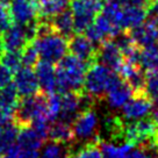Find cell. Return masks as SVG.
Listing matches in <instances>:
<instances>
[{"label": "cell", "instance_id": "cell-28", "mask_svg": "<svg viewBox=\"0 0 158 158\" xmlns=\"http://www.w3.org/2000/svg\"><path fill=\"white\" fill-rule=\"evenodd\" d=\"M0 60L12 72H16L22 66L21 52H18V51H8V50H6V51H4V54L1 55Z\"/></svg>", "mask_w": 158, "mask_h": 158}, {"label": "cell", "instance_id": "cell-34", "mask_svg": "<svg viewBox=\"0 0 158 158\" xmlns=\"http://www.w3.org/2000/svg\"><path fill=\"white\" fill-rule=\"evenodd\" d=\"M20 151H21V148H20V145L18 144V142L14 144V145H12L5 153H2L0 158H18L20 155Z\"/></svg>", "mask_w": 158, "mask_h": 158}, {"label": "cell", "instance_id": "cell-21", "mask_svg": "<svg viewBox=\"0 0 158 158\" xmlns=\"http://www.w3.org/2000/svg\"><path fill=\"white\" fill-rule=\"evenodd\" d=\"M139 68L147 72L158 71V45H149L141 48L139 51Z\"/></svg>", "mask_w": 158, "mask_h": 158}, {"label": "cell", "instance_id": "cell-16", "mask_svg": "<svg viewBox=\"0 0 158 158\" xmlns=\"http://www.w3.org/2000/svg\"><path fill=\"white\" fill-rule=\"evenodd\" d=\"M48 139L50 142L58 144H66L74 139V133L72 123L65 122L63 120H55L50 123Z\"/></svg>", "mask_w": 158, "mask_h": 158}, {"label": "cell", "instance_id": "cell-6", "mask_svg": "<svg viewBox=\"0 0 158 158\" xmlns=\"http://www.w3.org/2000/svg\"><path fill=\"white\" fill-rule=\"evenodd\" d=\"M72 128H73L74 138L77 139L91 141L98 137L97 136L98 116L92 107H86L78 114V116L74 118L72 123Z\"/></svg>", "mask_w": 158, "mask_h": 158}, {"label": "cell", "instance_id": "cell-35", "mask_svg": "<svg viewBox=\"0 0 158 158\" xmlns=\"http://www.w3.org/2000/svg\"><path fill=\"white\" fill-rule=\"evenodd\" d=\"M14 122V114L5 110H0V127Z\"/></svg>", "mask_w": 158, "mask_h": 158}, {"label": "cell", "instance_id": "cell-13", "mask_svg": "<svg viewBox=\"0 0 158 158\" xmlns=\"http://www.w3.org/2000/svg\"><path fill=\"white\" fill-rule=\"evenodd\" d=\"M35 73L43 92L47 94L57 92V72L52 63L41 59L35 66Z\"/></svg>", "mask_w": 158, "mask_h": 158}, {"label": "cell", "instance_id": "cell-7", "mask_svg": "<svg viewBox=\"0 0 158 158\" xmlns=\"http://www.w3.org/2000/svg\"><path fill=\"white\" fill-rule=\"evenodd\" d=\"M68 47L70 52L79 59L87 62L89 64H93L97 62L98 45L94 44L86 35H72L68 39Z\"/></svg>", "mask_w": 158, "mask_h": 158}, {"label": "cell", "instance_id": "cell-27", "mask_svg": "<svg viewBox=\"0 0 158 158\" xmlns=\"http://www.w3.org/2000/svg\"><path fill=\"white\" fill-rule=\"evenodd\" d=\"M10 0H0V33H4L13 25Z\"/></svg>", "mask_w": 158, "mask_h": 158}, {"label": "cell", "instance_id": "cell-17", "mask_svg": "<svg viewBox=\"0 0 158 158\" xmlns=\"http://www.w3.org/2000/svg\"><path fill=\"white\" fill-rule=\"evenodd\" d=\"M147 18H148V8L138 6H122L121 28L122 30H131L135 27L145 22Z\"/></svg>", "mask_w": 158, "mask_h": 158}, {"label": "cell", "instance_id": "cell-10", "mask_svg": "<svg viewBox=\"0 0 158 158\" xmlns=\"http://www.w3.org/2000/svg\"><path fill=\"white\" fill-rule=\"evenodd\" d=\"M10 12L18 25H27L40 18L39 0H10Z\"/></svg>", "mask_w": 158, "mask_h": 158}, {"label": "cell", "instance_id": "cell-30", "mask_svg": "<svg viewBox=\"0 0 158 158\" xmlns=\"http://www.w3.org/2000/svg\"><path fill=\"white\" fill-rule=\"evenodd\" d=\"M62 145L63 144L55 143V142H50L43 150V155L42 158H62Z\"/></svg>", "mask_w": 158, "mask_h": 158}, {"label": "cell", "instance_id": "cell-22", "mask_svg": "<svg viewBox=\"0 0 158 158\" xmlns=\"http://www.w3.org/2000/svg\"><path fill=\"white\" fill-rule=\"evenodd\" d=\"M100 138L95 137L91 141H87L86 143L78 149L77 151H68L70 158H104L101 147H100Z\"/></svg>", "mask_w": 158, "mask_h": 158}, {"label": "cell", "instance_id": "cell-14", "mask_svg": "<svg viewBox=\"0 0 158 158\" xmlns=\"http://www.w3.org/2000/svg\"><path fill=\"white\" fill-rule=\"evenodd\" d=\"M129 31L135 43L139 48H145L149 45L156 44L158 41V26L149 20Z\"/></svg>", "mask_w": 158, "mask_h": 158}, {"label": "cell", "instance_id": "cell-11", "mask_svg": "<svg viewBox=\"0 0 158 158\" xmlns=\"http://www.w3.org/2000/svg\"><path fill=\"white\" fill-rule=\"evenodd\" d=\"M14 85L20 97H29L40 92V83L37 76L31 68L21 66L14 76Z\"/></svg>", "mask_w": 158, "mask_h": 158}, {"label": "cell", "instance_id": "cell-1", "mask_svg": "<svg viewBox=\"0 0 158 158\" xmlns=\"http://www.w3.org/2000/svg\"><path fill=\"white\" fill-rule=\"evenodd\" d=\"M39 51L40 58L49 63H58L69 50L68 39L54 29L51 21L39 19L37 35L33 41Z\"/></svg>", "mask_w": 158, "mask_h": 158}, {"label": "cell", "instance_id": "cell-4", "mask_svg": "<svg viewBox=\"0 0 158 158\" xmlns=\"http://www.w3.org/2000/svg\"><path fill=\"white\" fill-rule=\"evenodd\" d=\"M37 118H49L48 95L45 92H37L29 97H23L14 112V123L19 128L28 127Z\"/></svg>", "mask_w": 158, "mask_h": 158}, {"label": "cell", "instance_id": "cell-31", "mask_svg": "<svg viewBox=\"0 0 158 158\" xmlns=\"http://www.w3.org/2000/svg\"><path fill=\"white\" fill-rule=\"evenodd\" d=\"M12 71L6 65H4L0 62V89L5 87L8 84H10L12 80Z\"/></svg>", "mask_w": 158, "mask_h": 158}, {"label": "cell", "instance_id": "cell-9", "mask_svg": "<svg viewBox=\"0 0 158 158\" xmlns=\"http://www.w3.org/2000/svg\"><path fill=\"white\" fill-rule=\"evenodd\" d=\"M95 63H100L115 72H118L124 63V57L122 51L118 49L113 40H107L98 45Z\"/></svg>", "mask_w": 158, "mask_h": 158}, {"label": "cell", "instance_id": "cell-19", "mask_svg": "<svg viewBox=\"0 0 158 158\" xmlns=\"http://www.w3.org/2000/svg\"><path fill=\"white\" fill-rule=\"evenodd\" d=\"M44 139L35 131L33 127H22L19 130L18 144L22 150H40Z\"/></svg>", "mask_w": 158, "mask_h": 158}, {"label": "cell", "instance_id": "cell-36", "mask_svg": "<svg viewBox=\"0 0 158 158\" xmlns=\"http://www.w3.org/2000/svg\"><path fill=\"white\" fill-rule=\"evenodd\" d=\"M18 158H39V150H22Z\"/></svg>", "mask_w": 158, "mask_h": 158}, {"label": "cell", "instance_id": "cell-32", "mask_svg": "<svg viewBox=\"0 0 158 158\" xmlns=\"http://www.w3.org/2000/svg\"><path fill=\"white\" fill-rule=\"evenodd\" d=\"M126 158H152L148 152V149L139 147L136 150H130V152L127 155Z\"/></svg>", "mask_w": 158, "mask_h": 158}, {"label": "cell", "instance_id": "cell-23", "mask_svg": "<svg viewBox=\"0 0 158 158\" xmlns=\"http://www.w3.org/2000/svg\"><path fill=\"white\" fill-rule=\"evenodd\" d=\"M70 0H39L40 19L50 20L66 10Z\"/></svg>", "mask_w": 158, "mask_h": 158}, {"label": "cell", "instance_id": "cell-15", "mask_svg": "<svg viewBox=\"0 0 158 158\" xmlns=\"http://www.w3.org/2000/svg\"><path fill=\"white\" fill-rule=\"evenodd\" d=\"M4 45L8 51L21 52L26 45L28 44V40L26 36L25 29L21 25H12L8 29L4 31Z\"/></svg>", "mask_w": 158, "mask_h": 158}, {"label": "cell", "instance_id": "cell-20", "mask_svg": "<svg viewBox=\"0 0 158 158\" xmlns=\"http://www.w3.org/2000/svg\"><path fill=\"white\" fill-rule=\"evenodd\" d=\"M19 92L14 84H8L0 89V110H5L14 114L19 105Z\"/></svg>", "mask_w": 158, "mask_h": 158}, {"label": "cell", "instance_id": "cell-3", "mask_svg": "<svg viewBox=\"0 0 158 158\" xmlns=\"http://www.w3.org/2000/svg\"><path fill=\"white\" fill-rule=\"evenodd\" d=\"M118 76V72L107 66L100 63H93L89 65L86 72L83 91L94 101L102 100L106 98V94Z\"/></svg>", "mask_w": 158, "mask_h": 158}, {"label": "cell", "instance_id": "cell-5", "mask_svg": "<svg viewBox=\"0 0 158 158\" xmlns=\"http://www.w3.org/2000/svg\"><path fill=\"white\" fill-rule=\"evenodd\" d=\"M70 7L74 19V30L77 34H83L101 12L102 2L100 0H71Z\"/></svg>", "mask_w": 158, "mask_h": 158}, {"label": "cell", "instance_id": "cell-39", "mask_svg": "<svg viewBox=\"0 0 158 158\" xmlns=\"http://www.w3.org/2000/svg\"><path fill=\"white\" fill-rule=\"evenodd\" d=\"M152 1H158V0H152Z\"/></svg>", "mask_w": 158, "mask_h": 158}, {"label": "cell", "instance_id": "cell-29", "mask_svg": "<svg viewBox=\"0 0 158 158\" xmlns=\"http://www.w3.org/2000/svg\"><path fill=\"white\" fill-rule=\"evenodd\" d=\"M145 94L152 99L158 100V71L147 72L145 74Z\"/></svg>", "mask_w": 158, "mask_h": 158}, {"label": "cell", "instance_id": "cell-2", "mask_svg": "<svg viewBox=\"0 0 158 158\" xmlns=\"http://www.w3.org/2000/svg\"><path fill=\"white\" fill-rule=\"evenodd\" d=\"M57 65V93L83 91L85 76L91 64L70 54L65 55Z\"/></svg>", "mask_w": 158, "mask_h": 158}, {"label": "cell", "instance_id": "cell-18", "mask_svg": "<svg viewBox=\"0 0 158 158\" xmlns=\"http://www.w3.org/2000/svg\"><path fill=\"white\" fill-rule=\"evenodd\" d=\"M50 21H51L54 29L66 39H70L76 33L73 14L71 10H64L63 12L55 15L54 18H51Z\"/></svg>", "mask_w": 158, "mask_h": 158}, {"label": "cell", "instance_id": "cell-8", "mask_svg": "<svg viewBox=\"0 0 158 158\" xmlns=\"http://www.w3.org/2000/svg\"><path fill=\"white\" fill-rule=\"evenodd\" d=\"M152 106V99L145 93H135L133 98L123 105L122 113L127 121H135L148 116L151 113Z\"/></svg>", "mask_w": 158, "mask_h": 158}, {"label": "cell", "instance_id": "cell-38", "mask_svg": "<svg viewBox=\"0 0 158 158\" xmlns=\"http://www.w3.org/2000/svg\"><path fill=\"white\" fill-rule=\"evenodd\" d=\"M62 158H70V157H69V155L66 153V155H65V157H62Z\"/></svg>", "mask_w": 158, "mask_h": 158}, {"label": "cell", "instance_id": "cell-24", "mask_svg": "<svg viewBox=\"0 0 158 158\" xmlns=\"http://www.w3.org/2000/svg\"><path fill=\"white\" fill-rule=\"evenodd\" d=\"M19 130L20 128L14 122L0 127V156L16 143Z\"/></svg>", "mask_w": 158, "mask_h": 158}, {"label": "cell", "instance_id": "cell-12", "mask_svg": "<svg viewBox=\"0 0 158 158\" xmlns=\"http://www.w3.org/2000/svg\"><path fill=\"white\" fill-rule=\"evenodd\" d=\"M134 94L135 92L131 89V86L128 83H126L122 77L118 74L106 94V99L112 108H120L123 107V105L129 99L133 98Z\"/></svg>", "mask_w": 158, "mask_h": 158}, {"label": "cell", "instance_id": "cell-26", "mask_svg": "<svg viewBox=\"0 0 158 158\" xmlns=\"http://www.w3.org/2000/svg\"><path fill=\"white\" fill-rule=\"evenodd\" d=\"M40 55L33 42H29L26 45L23 50L21 51V59H22V66L26 68H35L39 63Z\"/></svg>", "mask_w": 158, "mask_h": 158}, {"label": "cell", "instance_id": "cell-25", "mask_svg": "<svg viewBox=\"0 0 158 158\" xmlns=\"http://www.w3.org/2000/svg\"><path fill=\"white\" fill-rule=\"evenodd\" d=\"M100 147L104 158H126L130 150L134 148L127 143H124L123 145H114L105 141H100Z\"/></svg>", "mask_w": 158, "mask_h": 158}, {"label": "cell", "instance_id": "cell-33", "mask_svg": "<svg viewBox=\"0 0 158 158\" xmlns=\"http://www.w3.org/2000/svg\"><path fill=\"white\" fill-rule=\"evenodd\" d=\"M148 20L158 26V1H152L148 8Z\"/></svg>", "mask_w": 158, "mask_h": 158}, {"label": "cell", "instance_id": "cell-37", "mask_svg": "<svg viewBox=\"0 0 158 158\" xmlns=\"http://www.w3.org/2000/svg\"><path fill=\"white\" fill-rule=\"evenodd\" d=\"M4 51H5V45H4V39H2V36L0 35V57H1V55L4 54Z\"/></svg>", "mask_w": 158, "mask_h": 158}]
</instances>
